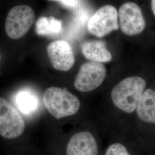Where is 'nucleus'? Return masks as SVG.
<instances>
[{"mask_svg":"<svg viewBox=\"0 0 155 155\" xmlns=\"http://www.w3.org/2000/svg\"><path fill=\"white\" fill-rule=\"evenodd\" d=\"M145 87L146 82L143 78L139 77L127 78L112 90V101L118 109L127 113H132L136 110Z\"/></svg>","mask_w":155,"mask_h":155,"instance_id":"nucleus-1","label":"nucleus"},{"mask_svg":"<svg viewBox=\"0 0 155 155\" xmlns=\"http://www.w3.org/2000/svg\"><path fill=\"white\" fill-rule=\"evenodd\" d=\"M43 102L50 114L56 119L75 114L80 107V101L66 89L51 87L45 90Z\"/></svg>","mask_w":155,"mask_h":155,"instance_id":"nucleus-2","label":"nucleus"},{"mask_svg":"<svg viewBox=\"0 0 155 155\" xmlns=\"http://www.w3.org/2000/svg\"><path fill=\"white\" fill-rule=\"evenodd\" d=\"M35 20V13L31 7L27 5L16 6L6 17V33L11 39H20L28 32Z\"/></svg>","mask_w":155,"mask_h":155,"instance_id":"nucleus-3","label":"nucleus"},{"mask_svg":"<svg viewBox=\"0 0 155 155\" xmlns=\"http://www.w3.org/2000/svg\"><path fill=\"white\" fill-rule=\"evenodd\" d=\"M25 122L16 108L5 99L0 97V135L13 139L22 134Z\"/></svg>","mask_w":155,"mask_h":155,"instance_id":"nucleus-4","label":"nucleus"},{"mask_svg":"<svg viewBox=\"0 0 155 155\" xmlns=\"http://www.w3.org/2000/svg\"><path fill=\"white\" fill-rule=\"evenodd\" d=\"M118 13L116 8L110 5L100 8L89 19L87 29L89 32L102 38L119 28Z\"/></svg>","mask_w":155,"mask_h":155,"instance_id":"nucleus-5","label":"nucleus"},{"mask_svg":"<svg viewBox=\"0 0 155 155\" xmlns=\"http://www.w3.org/2000/svg\"><path fill=\"white\" fill-rule=\"evenodd\" d=\"M106 69L101 63L89 61L83 64L78 73L74 86L81 92H89L98 88L103 83Z\"/></svg>","mask_w":155,"mask_h":155,"instance_id":"nucleus-6","label":"nucleus"},{"mask_svg":"<svg viewBox=\"0 0 155 155\" xmlns=\"http://www.w3.org/2000/svg\"><path fill=\"white\" fill-rule=\"evenodd\" d=\"M118 18L122 32L129 36L141 33L145 27V21L140 7L136 4L128 2L119 9Z\"/></svg>","mask_w":155,"mask_h":155,"instance_id":"nucleus-7","label":"nucleus"},{"mask_svg":"<svg viewBox=\"0 0 155 155\" xmlns=\"http://www.w3.org/2000/svg\"><path fill=\"white\" fill-rule=\"evenodd\" d=\"M47 52L52 67L58 71H68L75 63L72 48L67 41L56 40L48 45Z\"/></svg>","mask_w":155,"mask_h":155,"instance_id":"nucleus-8","label":"nucleus"},{"mask_svg":"<svg viewBox=\"0 0 155 155\" xmlns=\"http://www.w3.org/2000/svg\"><path fill=\"white\" fill-rule=\"evenodd\" d=\"M98 145L91 133L81 132L73 135L67 144V155H98Z\"/></svg>","mask_w":155,"mask_h":155,"instance_id":"nucleus-9","label":"nucleus"},{"mask_svg":"<svg viewBox=\"0 0 155 155\" xmlns=\"http://www.w3.org/2000/svg\"><path fill=\"white\" fill-rule=\"evenodd\" d=\"M81 50L85 58L91 61L102 63L109 62L112 59L110 52L103 41H85L82 45Z\"/></svg>","mask_w":155,"mask_h":155,"instance_id":"nucleus-10","label":"nucleus"},{"mask_svg":"<svg viewBox=\"0 0 155 155\" xmlns=\"http://www.w3.org/2000/svg\"><path fill=\"white\" fill-rule=\"evenodd\" d=\"M136 111L143 121L155 124V91L150 89L144 91L137 106Z\"/></svg>","mask_w":155,"mask_h":155,"instance_id":"nucleus-11","label":"nucleus"},{"mask_svg":"<svg viewBox=\"0 0 155 155\" xmlns=\"http://www.w3.org/2000/svg\"><path fill=\"white\" fill-rule=\"evenodd\" d=\"M15 103L18 109L24 114H31L36 110L38 100L33 92L24 90L17 93L15 97Z\"/></svg>","mask_w":155,"mask_h":155,"instance_id":"nucleus-12","label":"nucleus"},{"mask_svg":"<svg viewBox=\"0 0 155 155\" xmlns=\"http://www.w3.org/2000/svg\"><path fill=\"white\" fill-rule=\"evenodd\" d=\"M62 28L61 20L54 17H41L35 25L36 32L41 36H51L59 33Z\"/></svg>","mask_w":155,"mask_h":155,"instance_id":"nucleus-13","label":"nucleus"},{"mask_svg":"<svg viewBox=\"0 0 155 155\" xmlns=\"http://www.w3.org/2000/svg\"><path fill=\"white\" fill-rule=\"evenodd\" d=\"M105 155H131L125 146L120 143H114L109 147Z\"/></svg>","mask_w":155,"mask_h":155,"instance_id":"nucleus-14","label":"nucleus"},{"mask_svg":"<svg viewBox=\"0 0 155 155\" xmlns=\"http://www.w3.org/2000/svg\"><path fill=\"white\" fill-rule=\"evenodd\" d=\"M49 1H59L67 8H75L78 5V0H47Z\"/></svg>","mask_w":155,"mask_h":155,"instance_id":"nucleus-15","label":"nucleus"},{"mask_svg":"<svg viewBox=\"0 0 155 155\" xmlns=\"http://www.w3.org/2000/svg\"><path fill=\"white\" fill-rule=\"evenodd\" d=\"M151 8L155 16V0H151Z\"/></svg>","mask_w":155,"mask_h":155,"instance_id":"nucleus-16","label":"nucleus"},{"mask_svg":"<svg viewBox=\"0 0 155 155\" xmlns=\"http://www.w3.org/2000/svg\"><path fill=\"white\" fill-rule=\"evenodd\" d=\"M0 59H1V54H0Z\"/></svg>","mask_w":155,"mask_h":155,"instance_id":"nucleus-17","label":"nucleus"}]
</instances>
